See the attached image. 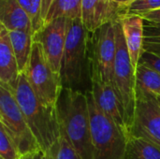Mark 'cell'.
<instances>
[{
    "label": "cell",
    "instance_id": "obj_1",
    "mask_svg": "<svg viewBox=\"0 0 160 159\" xmlns=\"http://www.w3.org/2000/svg\"><path fill=\"white\" fill-rule=\"evenodd\" d=\"M8 87L41 151L54 159L61 129L56 107H48L38 98L24 73H20L17 81Z\"/></svg>",
    "mask_w": 160,
    "mask_h": 159
},
{
    "label": "cell",
    "instance_id": "obj_2",
    "mask_svg": "<svg viewBox=\"0 0 160 159\" xmlns=\"http://www.w3.org/2000/svg\"><path fill=\"white\" fill-rule=\"evenodd\" d=\"M60 77L63 88L84 94L92 90L89 32L81 18L69 20Z\"/></svg>",
    "mask_w": 160,
    "mask_h": 159
},
{
    "label": "cell",
    "instance_id": "obj_3",
    "mask_svg": "<svg viewBox=\"0 0 160 159\" xmlns=\"http://www.w3.org/2000/svg\"><path fill=\"white\" fill-rule=\"evenodd\" d=\"M61 128L82 159H93L94 145L87 96L62 88L56 103Z\"/></svg>",
    "mask_w": 160,
    "mask_h": 159
},
{
    "label": "cell",
    "instance_id": "obj_4",
    "mask_svg": "<svg viewBox=\"0 0 160 159\" xmlns=\"http://www.w3.org/2000/svg\"><path fill=\"white\" fill-rule=\"evenodd\" d=\"M113 24L116 52L112 85L122 106L124 119L130 133L136 108V70L131 63L119 18L113 21Z\"/></svg>",
    "mask_w": 160,
    "mask_h": 159
},
{
    "label": "cell",
    "instance_id": "obj_5",
    "mask_svg": "<svg viewBox=\"0 0 160 159\" xmlns=\"http://www.w3.org/2000/svg\"><path fill=\"white\" fill-rule=\"evenodd\" d=\"M91 117L93 159H126L128 138L98 107L91 92L86 94Z\"/></svg>",
    "mask_w": 160,
    "mask_h": 159
},
{
    "label": "cell",
    "instance_id": "obj_6",
    "mask_svg": "<svg viewBox=\"0 0 160 159\" xmlns=\"http://www.w3.org/2000/svg\"><path fill=\"white\" fill-rule=\"evenodd\" d=\"M0 126L7 131L22 157L41 150L10 90L0 83Z\"/></svg>",
    "mask_w": 160,
    "mask_h": 159
},
{
    "label": "cell",
    "instance_id": "obj_7",
    "mask_svg": "<svg viewBox=\"0 0 160 159\" xmlns=\"http://www.w3.org/2000/svg\"><path fill=\"white\" fill-rule=\"evenodd\" d=\"M26 79L38 98L48 107H56L62 90V82L49 64L42 46L34 41L25 72Z\"/></svg>",
    "mask_w": 160,
    "mask_h": 159
},
{
    "label": "cell",
    "instance_id": "obj_8",
    "mask_svg": "<svg viewBox=\"0 0 160 159\" xmlns=\"http://www.w3.org/2000/svg\"><path fill=\"white\" fill-rule=\"evenodd\" d=\"M116 42L113 22H107L95 32H89L91 71H97L103 82L112 84Z\"/></svg>",
    "mask_w": 160,
    "mask_h": 159
},
{
    "label": "cell",
    "instance_id": "obj_9",
    "mask_svg": "<svg viewBox=\"0 0 160 159\" xmlns=\"http://www.w3.org/2000/svg\"><path fill=\"white\" fill-rule=\"evenodd\" d=\"M130 136L142 138L160 149V105L157 97H136Z\"/></svg>",
    "mask_w": 160,
    "mask_h": 159
},
{
    "label": "cell",
    "instance_id": "obj_10",
    "mask_svg": "<svg viewBox=\"0 0 160 159\" xmlns=\"http://www.w3.org/2000/svg\"><path fill=\"white\" fill-rule=\"evenodd\" d=\"M68 25L69 19L63 17L57 18L47 22L43 28L33 37L34 41L41 44L49 64L51 65L53 72L59 77Z\"/></svg>",
    "mask_w": 160,
    "mask_h": 159
},
{
    "label": "cell",
    "instance_id": "obj_11",
    "mask_svg": "<svg viewBox=\"0 0 160 159\" xmlns=\"http://www.w3.org/2000/svg\"><path fill=\"white\" fill-rule=\"evenodd\" d=\"M91 94L98 107L106 116H108L114 123L118 129L127 138H128L130 136V133L124 119L122 106L117 98L112 85L103 82L100 75L97 71H91Z\"/></svg>",
    "mask_w": 160,
    "mask_h": 159
},
{
    "label": "cell",
    "instance_id": "obj_12",
    "mask_svg": "<svg viewBox=\"0 0 160 159\" xmlns=\"http://www.w3.org/2000/svg\"><path fill=\"white\" fill-rule=\"evenodd\" d=\"M122 13L112 0H82V22L88 32H95L103 24L113 22Z\"/></svg>",
    "mask_w": 160,
    "mask_h": 159
},
{
    "label": "cell",
    "instance_id": "obj_13",
    "mask_svg": "<svg viewBox=\"0 0 160 159\" xmlns=\"http://www.w3.org/2000/svg\"><path fill=\"white\" fill-rule=\"evenodd\" d=\"M122 25L127 48L129 52L132 66L136 70L144 44V19L141 15L122 13L118 17Z\"/></svg>",
    "mask_w": 160,
    "mask_h": 159
},
{
    "label": "cell",
    "instance_id": "obj_14",
    "mask_svg": "<svg viewBox=\"0 0 160 159\" xmlns=\"http://www.w3.org/2000/svg\"><path fill=\"white\" fill-rule=\"evenodd\" d=\"M0 24L8 31H23L33 35L31 20L17 0H0Z\"/></svg>",
    "mask_w": 160,
    "mask_h": 159
},
{
    "label": "cell",
    "instance_id": "obj_15",
    "mask_svg": "<svg viewBox=\"0 0 160 159\" xmlns=\"http://www.w3.org/2000/svg\"><path fill=\"white\" fill-rule=\"evenodd\" d=\"M20 75L8 31L0 24V83L11 86Z\"/></svg>",
    "mask_w": 160,
    "mask_h": 159
},
{
    "label": "cell",
    "instance_id": "obj_16",
    "mask_svg": "<svg viewBox=\"0 0 160 159\" xmlns=\"http://www.w3.org/2000/svg\"><path fill=\"white\" fill-rule=\"evenodd\" d=\"M11 46L17 59L20 73L25 72L34 43L33 35L23 31H8Z\"/></svg>",
    "mask_w": 160,
    "mask_h": 159
},
{
    "label": "cell",
    "instance_id": "obj_17",
    "mask_svg": "<svg viewBox=\"0 0 160 159\" xmlns=\"http://www.w3.org/2000/svg\"><path fill=\"white\" fill-rule=\"evenodd\" d=\"M160 96V74L139 64L136 69V97Z\"/></svg>",
    "mask_w": 160,
    "mask_h": 159
},
{
    "label": "cell",
    "instance_id": "obj_18",
    "mask_svg": "<svg viewBox=\"0 0 160 159\" xmlns=\"http://www.w3.org/2000/svg\"><path fill=\"white\" fill-rule=\"evenodd\" d=\"M126 159H160V149L142 138L129 136L127 142Z\"/></svg>",
    "mask_w": 160,
    "mask_h": 159
},
{
    "label": "cell",
    "instance_id": "obj_19",
    "mask_svg": "<svg viewBox=\"0 0 160 159\" xmlns=\"http://www.w3.org/2000/svg\"><path fill=\"white\" fill-rule=\"evenodd\" d=\"M82 0H53L45 20V24L57 18L74 20L82 17Z\"/></svg>",
    "mask_w": 160,
    "mask_h": 159
},
{
    "label": "cell",
    "instance_id": "obj_20",
    "mask_svg": "<svg viewBox=\"0 0 160 159\" xmlns=\"http://www.w3.org/2000/svg\"><path fill=\"white\" fill-rule=\"evenodd\" d=\"M29 16L33 26V37L44 26L42 18V0H17Z\"/></svg>",
    "mask_w": 160,
    "mask_h": 159
},
{
    "label": "cell",
    "instance_id": "obj_21",
    "mask_svg": "<svg viewBox=\"0 0 160 159\" xmlns=\"http://www.w3.org/2000/svg\"><path fill=\"white\" fill-rule=\"evenodd\" d=\"M17 147L14 142L4 129L0 126V159H21Z\"/></svg>",
    "mask_w": 160,
    "mask_h": 159
},
{
    "label": "cell",
    "instance_id": "obj_22",
    "mask_svg": "<svg viewBox=\"0 0 160 159\" xmlns=\"http://www.w3.org/2000/svg\"><path fill=\"white\" fill-rule=\"evenodd\" d=\"M54 159H82L62 128L60 129L59 144Z\"/></svg>",
    "mask_w": 160,
    "mask_h": 159
},
{
    "label": "cell",
    "instance_id": "obj_23",
    "mask_svg": "<svg viewBox=\"0 0 160 159\" xmlns=\"http://www.w3.org/2000/svg\"><path fill=\"white\" fill-rule=\"evenodd\" d=\"M160 8V0H136L128 6L122 13L144 15L150 11ZM121 13V14H122Z\"/></svg>",
    "mask_w": 160,
    "mask_h": 159
},
{
    "label": "cell",
    "instance_id": "obj_24",
    "mask_svg": "<svg viewBox=\"0 0 160 159\" xmlns=\"http://www.w3.org/2000/svg\"><path fill=\"white\" fill-rule=\"evenodd\" d=\"M139 64L143 65L160 74V55H157L143 50Z\"/></svg>",
    "mask_w": 160,
    "mask_h": 159
},
{
    "label": "cell",
    "instance_id": "obj_25",
    "mask_svg": "<svg viewBox=\"0 0 160 159\" xmlns=\"http://www.w3.org/2000/svg\"><path fill=\"white\" fill-rule=\"evenodd\" d=\"M143 50L160 55V34H144Z\"/></svg>",
    "mask_w": 160,
    "mask_h": 159
},
{
    "label": "cell",
    "instance_id": "obj_26",
    "mask_svg": "<svg viewBox=\"0 0 160 159\" xmlns=\"http://www.w3.org/2000/svg\"><path fill=\"white\" fill-rule=\"evenodd\" d=\"M144 21L150 22H156V23H160V8L157 10L150 11L144 15L142 16Z\"/></svg>",
    "mask_w": 160,
    "mask_h": 159
},
{
    "label": "cell",
    "instance_id": "obj_27",
    "mask_svg": "<svg viewBox=\"0 0 160 159\" xmlns=\"http://www.w3.org/2000/svg\"><path fill=\"white\" fill-rule=\"evenodd\" d=\"M144 34H160V23L144 21Z\"/></svg>",
    "mask_w": 160,
    "mask_h": 159
},
{
    "label": "cell",
    "instance_id": "obj_28",
    "mask_svg": "<svg viewBox=\"0 0 160 159\" xmlns=\"http://www.w3.org/2000/svg\"><path fill=\"white\" fill-rule=\"evenodd\" d=\"M21 159H51L44 152H42L41 150H38L37 152L25 155L23 157H22Z\"/></svg>",
    "mask_w": 160,
    "mask_h": 159
},
{
    "label": "cell",
    "instance_id": "obj_29",
    "mask_svg": "<svg viewBox=\"0 0 160 159\" xmlns=\"http://www.w3.org/2000/svg\"><path fill=\"white\" fill-rule=\"evenodd\" d=\"M52 2H53V0H42V18H43V21H44V23H45L46 17L48 15L49 9H50V7L52 6Z\"/></svg>",
    "mask_w": 160,
    "mask_h": 159
},
{
    "label": "cell",
    "instance_id": "obj_30",
    "mask_svg": "<svg viewBox=\"0 0 160 159\" xmlns=\"http://www.w3.org/2000/svg\"><path fill=\"white\" fill-rule=\"evenodd\" d=\"M134 1H136V0H112V2L113 3H115L117 6H118V7L121 9V11L123 12V10L128 7V6H129L131 3H133Z\"/></svg>",
    "mask_w": 160,
    "mask_h": 159
},
{
    "label": "cell",
    "instance_id": "obj_31",
    "mask_svg": "<svg viewBox=\"0 0 160 159\" xmlns=\"http://www.w3.org/2000/svg\"><path fill=\"white\" fill-rule=\"evenodd\" d=\"M157 98H158V103H159V105H160V96H158Z\"/></svg>",
    "mask_w": 160,
    "mask_h": 159
}]
</instances>
